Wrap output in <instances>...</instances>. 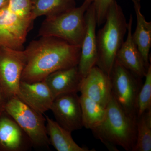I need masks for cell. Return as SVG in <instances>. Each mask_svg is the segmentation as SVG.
I'll return each mask as SVG.
<instances>
[{
  "instance_id": "cell-24",
  "label": "cell",
  "mask_w": 151,
  "mask_h": 151,
  "mask_svg": "<svg viewBox=\"0 0 151 151\" xmlns=\"http://www.w3.org/2000/svg\"><path fill=\"white\" fill-rule=\"evenodd\" d=\"M7 100L4 94L2 88L0 84V111L4 110L5 106Z\"/></svg>"
},
{
  "instance_id": "cell-8",
  "label": "cell",
  "mask_w": 151,
  "mask_h": 151,
  "mask_svg": "<svg viewBox=\"0 0 151 151\" xmlns=\"http://www.w3.org/2000/svg\"><path fill=\"white\" fill-rule=\"evenodd\" d=\"M7 6L0 10V47L22 50L33 20L13 13Z\"/></svg>"
},
{
  "instance_id": "cell-3",
  "label": "cell",
  "mask_w": 151,
  "mask_h": 151,
  "mask_svg": "<svg viewBox=\"0 0 151 151\" xmlns=\"http://www.w3.org/2000/svg\"><path fill=\"white\" fill-rule=\"evenodd\" d=\"M104 23L96 35V65L110 76L128 27L123 9L116 0L109 7Z\"/></svg>"
},
{
  "instance_id": "cell-13",
  "label": "cell",
  "mask_w": 151,
  "mask_h": 151,
  "mask_svg": "<svg viewBox=\"0 0 151 151\" xmlns=\"http://www.w3.org/2000/svg\"><path fill=\"white\" fill-rule=\"evenodd\" d=\"M133 18L130 15L128 22L127 39L122 44L116 55V60L122 66L141 79L145 77L148 68L140 52L132 38Z\"/></svg>"
},
{
  "instance_id": "cell-15",
  "label": "cell",
  "mask_w": 151,
  "mask_h": 151,
  "mask_svg": "<svg viewBox=\"0 0 151 151\" xmlns=\"http://www.w3.org/2000/svg\"><path fill=\"white\" fill-rule=\"evenodd\" d=\"M82 78L76 65L55 71L43 80L54 99L61 94L79 92Z\"/></svg>"
},
{
  "instance_id": "cell-11",
  "label": "cell",
  "mask_w": 151,
  "mask_h": 151,
  "mask_svg": "<svg viewBox=\"0 0 151 151\" xmlns=\"http://www.w3.org/2000/svg\"><path fill=\"white\" fill-rule=\"evenodd\" d=\"M33 147L29 138L5 110L0 111V151H27Z\"/></svg>"
},
{
  "instance_id": "cell-22",
  "label": "cell",
  "mask_w": 151,
  "mask_h": 151,
  "mask_svg": "<svg viewBox=\"0 0 151 151\" xmlns=\"http://www.w3.org/2000/svg\"><path fill=\"white\" fill-rule=\"evenodd\" d=\"M7 7L13 13L34 21L32 17L30 0H9Z\"/></svg>"
},
{
  "instance_id": "cell-12",
  "label": "cell",
  "mask_w": 151,
  "mask_h": 151,
  "mask_svg": "<svg viewBox=\"0 0 151 151\" xmlns=\"http://www.w3.org/2000/svg\"><path fill=\"white\" fill-rule=\"evenodd\" d=\"M79 92L106 108L112 96L111 78L95 65L82 78Z\"/></svg>"
},
{
  "instance_id": "cell-5",
  "label": "cell",
  "mask_w": 151,
  "mask_h": 151,
  "mask_svg": "<svg viewBox=\"0 0 151 151\" xmlns=\"http://www.w3.org/2000/svg\"><path fill=\"white\" fill-rule=\"evenodd\" d=\"M4 110L18 124L29 138L33 147L48 148L46 119L18 97L8 99Z\"/></svg>"
},
{
  "instance_id": "cell-25",
  "label": "cell",
  "mask_w": 151,
  "mask_h": 151,
  "mask_svg": "<svg viewBox=\"0 0 151 151\" xmlns=\"http://www.w3.org/2000/svg\"><path fill=\"white\" fill-rule=\"evenodd\" d=\"M9 1V0H0V10L7 5Z\"/></svg>"
},
{
  "instance_id": "cell-16",
  "label": "cell",
  "mask_w": 151,
  "mask_h": 151,
  "mask_svg": "<svg viewBox=\"0 0 151 151\" xmlns=\"http://www.w3.org/2000/svg\"><path fill=\"white\" fill-rule=\"evenodd\" d=\"M137 17V25L132 38L142 56L147 68L150 63V50L151 47V22L146 20L141 12V0H132Z\"/></svg>"
},
{
  "instance_id": "cell-10",
  "label": "cell",
  "mask_w": 151,
  "mask_h": 151,
  "mask_svg": "<svg viewBox=\"0 0 151 151\" xmlns=\"http://www.w3.org/2000/svg\"><path fill=\"white\" fill-rule=\"evenodd\" d=\"M85 17L86 31L81 44L80 58L77 65L79 73L83 78L96 65L97 60L96 34L97 23L93 3L86 10Z\"/></svg>"
},
{
  "instance_id": "cell-23",
  "label": "cell",
  "mask_w": 151,
  "mask_h": 151,
  "mask_svg": "<svg viewBox=\"0 0 151 151\" xmlns=\"http://www.w3.org/2000/svg\"><path fill=\"white\" fill-rule=\"evenodd\" d=\"M114 0H93L97 25L100 26L105 23L109 7Z\"/></svg>"
},
{
  "instance_id": "cell-19",
  "label": "cell",
  "mask_w": 151,
  "mask_h": 151,
  "mask_svg": "<svg viewBox=\"0 0 151 151\" xmlns=\"http://www.w3.org/2000/svg\"><path fill=\"white\" fill-rule=\"evenodd\" d=\"M83 127L92 130L103 122L106 108L88 97L79 96Z\"/></svg>"
},
{
  "instance_id": "cell-4",
  "label": "cell",
  "mask_w": 151,
  "mask_h": 151,
  "mask_svg": "<svg viewBox=\"0 0 151 151\" xmlns=\"http://www.w3.org/2000/svg\"><path fill=\"white\" fill-rule=\"evenodd\" d=\"M92 3L89 0H84L79 6L46 17L41 26L39 35L58 38L73 45L81 46L86 31L85 13Z\"/></svg>"
},
{
  "instance_id": "cell-21",
  "label": "cell",
  "mask_w": 151,
  "mask_h": 151,
  "mask_svg": "<svg viewBox=\"0 0 151 151\" xmlns=\"http://www.w3.org/2000/svg\"><path fill=\"white\" fill-rule=\"evenodd\" d=\"M145 83L138 93L137 99V118L151 109V65L145 76Z\"/></svg>"
},
{
  "instance_id": "cell-9",
  "label": "cell",
  "mask_w": 151,
  "mask_h": 151,
  "mask_svg": "<svg viewBox=\"0 0 151 151\" xmlns=\"http://www.w3.org/2000/svg\"><path fill=\"white\" fill-rule=\"evenodd\" d=\"M50 110L56 122L72 132L83 127L79 97L77 93L61 94L54 98Z\"/></svg>"
},
{
  "instance_id": "cell-1",
  "label": "cell",
  "mask_w": 151,
  "mask_h": 151,
  "mask_svg": "<svg viewBox=\"0 0 151 151\" xmlns=\"http://www.w3.org/2000/svg\"><path fill=\"white\" fill-rule=\"evenodd\" d=\"M26 63L21 81L43 80L55 71L78 65L81 46L53 37H41L24 50Z\"/></svg>"
},
{
  "instance_id": "cell-20",
  "label": "cell",
  "mask_w": 151,
  "mask_h": 151,
  "mask_svg": "<svg viewBox=\"0 0 151 151\" xmlns=\"http://www.w3.org/2000/svg\"><path fill=\"white\" fill-rule=\"evenodd\" d=\"M137 140L133 151H151V109L138 117Z\"/></svg>"
},
{
  "instance_id": "cell-7",
  "label": "cell",
  "mask_w": 151,
  "mask_h": 151,
  "mask_svg": "<svg viewBox=\"0 0 151 151\" xmlns=\"http://www.w3.org/2000/svg\"><path fill=\"white\" fill-rule=\"evenodd\" d=\"M26 63L24 50L0 47V84L7 100L18 96Z\"/></svg>"
},
{
  "instance_id": "cell-14",
  "label": "cell",
  "mask_w": 151,
  "mask_h": 151,
  "mask_svg": "<svg viewBox=\"0 0 151 151\" xmlns=\"http://www.w3.org/2000/svg\"><path fill=\"white\" fill-rule=\"evenodd\" d=\"M18 97L42 114L50 110L54 100L50 90L44 80L34 82L21 81Z\"/></svg>"
},
{
  "instance_id": "cell-26",
  "label": "cell",
  "mask_w": 151,
  "mask_h": 151,
  "mask_svg": "<svg viewBox=\"0 0 151 151\" xmlns=\"http://www.w3.org/2000/svg\"><path fill=\"white\" fill-rule=\"evenodd\" d=\"M89 1H91V2H93V0H89Z\"/></svg>"
},
{
  "instance_id": "cell-6",
  "label": "cell",
  "mask_w": 151,
  "mask_h": 151,
  "mask_svg": "<svg viewBox=\"0 0 151 151\" xmlns=\"http://www.w3.org/2000/svg\"><path fill=\"white\" fill-rule=\"evenodd\" d=\"M110 77L112 96L128 115L137 120V99L140 79L116 60Z\"/></svg>"
},
{
  "instance_id": "cell-17",
  "label": "cell",
  "mask_w": 151,
  "mask_h": 151,
  "mask_svg": "<svg viewBox=\"0 0 151 151\" xmlns=\"http://www.w3.org/2000/svg\"><path fill=\"white\" fill-rule=\"evenodd\" d=\"M47 133L50 144L58 151H89V149L82 147L74 141L72 132L65 129L58 123L45 116Z\"/></svg>"
},
{
  "instance_id": "cell-2",
  "label": "cell",
  "mask_w": 151,
  "mask_h": 151,
  "mask_svg": "<svg viewBox=\"0 0 151 151\" xmlns=\"http://www.w3.org/2000/svg\"><path fill=\"white\" fill-rule=\"evenodd\" d=\"M136 122L119 106L112 94L103 122L92 131L109 150L118 151L116 147L119 146L125 150L133 151L137 140Z\"/></svg>"
},
{
  "instance_id": "cell-18",
  "label": "cell",
  "mask_w": 151,
  "mask_h": 151,
  "mask_svg": "<svg viewBox=\"0 0 151 151\" xmlns=\"http://www.w3.org/2000/svg\"><path fill=\"white\" fill-rule=\"evenodd\" d=\"M76 0H30L32 17L53 16L76 6Z\"/></svg>"
}]
</instances>
